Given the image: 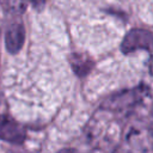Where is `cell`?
<instances>
[{"instance_id": "obj_2", "label": "cell", "mask_w": 153, "mask_h": 153, "mask_svg": "<svg viewBox=\"0 0 153 153\" xmlns=\"http://www.w3.org/2000/svg\"><path fill=\"white\" fill-rule=\"evenodd\" d=\"M0 139L19 145L25 140V131L16 120L7 115H0Z\"/></svg>"}, {"instance_id": "obj_5", "label": "cell", "mask_w": 153, "mask_h": 153, "mask_svg": "<svg viewBox=\"0 0 153 153\" xmlns=\"http://www.w3.org/2000/svg\"><path fill=\"white\" fill-rule=\"evenodd\" d=\"M30 1H31V4H32L36 8H41V7H43L44 4H45V0H30Z\"/></svg>"}, {"instance_id": "obj_1", "label": "cell", "mask_w": 153, "mask_h": 153, "mask_svg": "<svg viewBox=\"0 0 153 153\" xmlns=\"http://www.w3.org/2000/svg\"><path fill=\"white\" fill-rule=\"evenodd\" d=\"M153 44V35L143 29L130 30L122 41L121 49L123 53H133L141 49H148Z\"/></svg>"}, {"instance_id": "obj_4", "label": "cell", "mask_w": 153, "mask_h": 153, "mask_svg": "<svg viewBox=\"0 0 153 153\" xmlns=\"http://www.w3.org/2000/svg\"><path fill=\"white\" fill-rule=\"evenodd\" d=\"M71 65L78 75H85L91 68V61L79 54H74L71 57Z\"/></svg>"}, {"instance_id": "obj_6", "label": "cell", "mask_w": 153, "mask_h": 153, "mask_svg": "<svg viewBox=\"0 0 153 153\" xmlns=\"http://www.w3.org/2000/svg\"><path fill=\"white\" fill-rule=\"evenodd\" d=\"M59 153H75L73 149H62V151H60Z\"/></svg>"}, {"instance_id": "obj_3", "label": "cell", "mask_w": 153, "mask_h": 153, "mask_svg": "<svg viewBox=\"0 0 153 153\" xmlns=\"http://www.w3.org/2000/svg\"><path fill=\"white\" fill-rule=\"evenodd\" d=\"M25 42V29L22 24L14 23L10 25L5 33V47L10 54H17Z\"/></svg>"}]
</instances>
